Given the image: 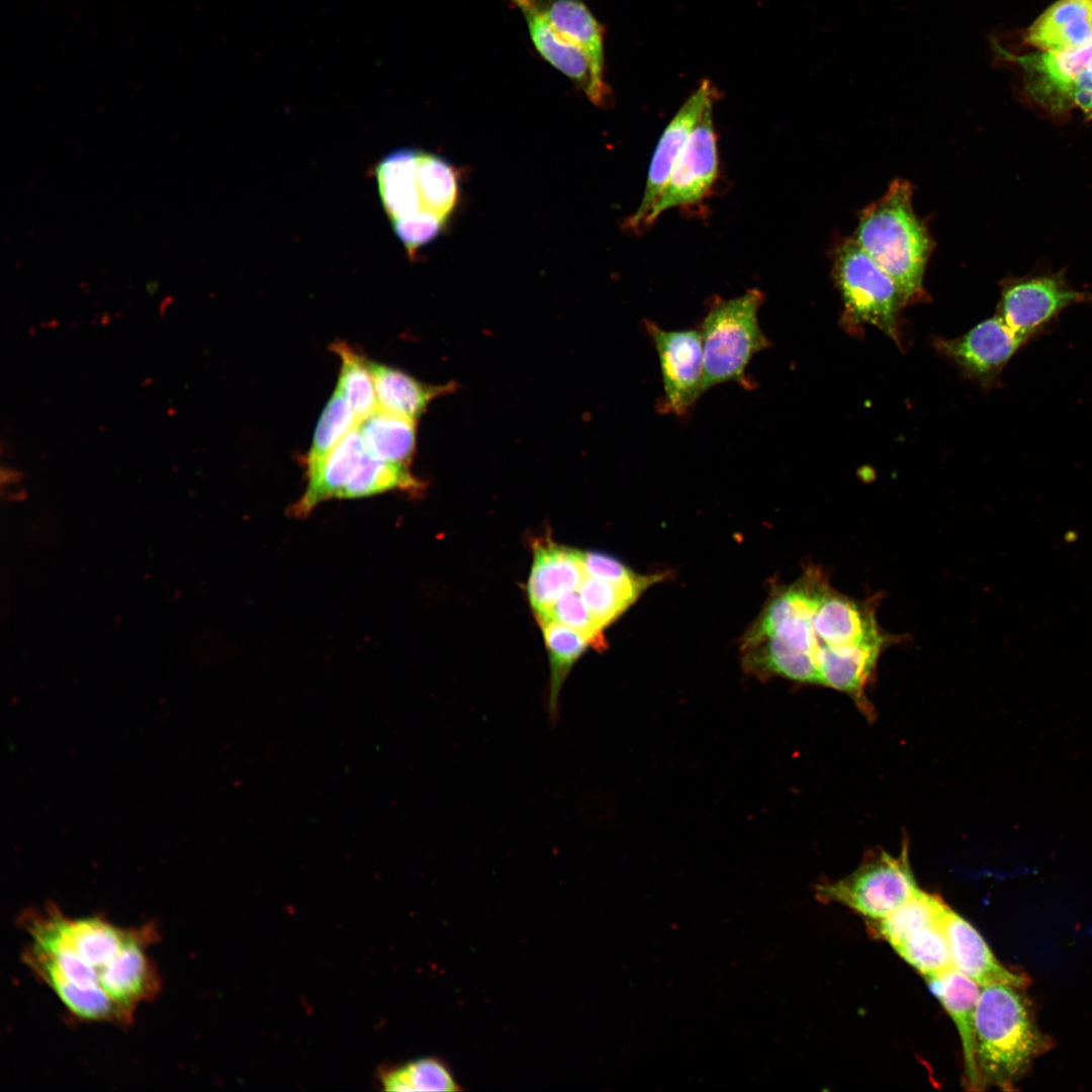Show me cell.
Segmentation results:
<instances>
[{"label": "cell", "mask_w": 1092, "mask_h": 1092, "mask_svg": "<svg viewBox=\"0 0 1092 1092\" xmlns=\"http://www.w3.org/2000/svg\"><path fill=\"white\" fill-rule=\"evenodd\" d=\"M19 922L29 936L24 963L74 1019L127 1026L161 990L148 953L158 939L153 924L123 928L103 916L69 917L55 905Z\"/></svg>", "instance_id": "6da1fadb"}, {"label": "cell", "mask_w": 1092, "mask_h": 1092, "mask_svg": "<svg viewBox=\"0 0 1092 1092\" xmlns=\"http://www.w3.org/2000/svg\"><path fill=\"white\" fill-rule=\"evenodd\" d=\"M1021 987H981L975 1021V1063L982 1091L1015 1090L1035 1059L1052 1049Z\"/></svg>", "instance_id": "7a4b0ae2"}, {"label": "cell", "mask_w": 1092, "mask_h": 1092, "mask_svg": "<svg viewBox=\"0 0 1092 1092\" xmlns=\"http://www.w3.org/2000/svg\"><path fill=\"white\" fill-rule=\"evenodd\" d=\"M853 240L895 280L906 303L921 298L932 241L913 209L908 181L894 180L861 211Z\"/></svg>", "instance_id": "3957f363"}, {"label": "cell", "mask_w": 1092, "mask_h": 1092, "mask_svg": "<svg viewBox=\"0 0 1092 1092\" xmlns=\"http://www.w3.org/2000/svg\"><path fill=\"white\" fill-rule=\"evenodd\" d=\"M763 300L760 290L750 289L710 306L699 328L704 356L703 393L729 382L744 389L754 388L746 375L747 366L769 345L758 321Z\"/></svg>", "instance_id": "277c9868"}, {"label": "cell", "mask_w": 1092, "mask_h": 1092, "mask_svg": "<svg viewBox=\"0 0 1092 1092\" xmlns=\"http://www.w3.org/2000/svg\"><path fill=\"white\" fill-rule=\"evenodd\" d=\"M833 276L848 318L871 324L897 338L899 311L906 304L903 293L853 238L842 241L834 250Z\"/></svg>", "instance_id": "5b68a950"}, {"label": "cell", "mask_w": 1092, "mask_h": 1092, "mask_svg": "<svg viewBox=\"0 0 1092 1092\" xmlns=\"http://www.w3.org/2000/svg\"><path fill=\"white\" fill-rule=\"evenodd\" d=\"M917 889L905 845L899 855L882 851L846 877L817 884L814 892L822 903L840 904L874 921L890 914Z\"/></svg>", "instance_id": "8992f818"}, {"label": "cell", "mask_w": 1092, "mask_h": 1092, "mask_svg": "<svg viewBox=\"0 0 1092 1092\" xmlns=\"http://www.w3.org/2000/svg\"><path fill=\"white\" fill-rule=\"evenodd\" d=\"M1092 301V294L1073 288L1060 273L1009 279L1002 284L997 314L1028 342L1044 332L1067 307Z\"/></svg>", "instance_id": "52a82bcc"}, {"label": "cell", "mask_w": 1092, "mask_h": 1092, "mask_svg": "<svg viewBox=\"0 0 1092 1092\" xmlns=\"http://www.w3.org/2000/svg\"><path fill=\"white\" fill-rule=\"evenodd\" d=\"M645 332L655 348L663 395L658 407L664 414L687 417L703 394V344L700 329L665 330L645 321Z\"/></svg>", "instance_id": "ba28073f"}, {"label": "cell", "mask_w": 1092, "mask_h": 1092, "mask_svg": "<svg viewBox=\"0 0 1092 1092\" xmlns=\"http://www.w3.org/2000/svg\"><path fill=\"white\" fill-rule=\"evenodd\" d=\"M713 102L714 99L707 103L695 124L647 217L646 228L670 208L689 206L703 200L717 179L719 162Z\"/></svg>", "instance_id": "9c48e42d"}, {"label": "cell", "mask_w": 1092, "mask_h": 1092, "mask_svg": "<svg viewBox=\"0 0 1092 1092\" xmlns=\"http://www.w3.org/2000/svg\"><path fill=\"white\" fill-rule=\"evenodd\" d=\"M1026 343V339L1012 331L995 313L961 337L936 339L934 348L967 377L985 388H991L996 385L1011 358Z\"/></svg>", "instance_id": "30bf717a"}, {"label": "cell", "mask_w": 1092, "mask_h": 1092, "mask_svg": "<svg viewBox=\"0 0 1092 1092\" xmlns=\"http://www.w3.org/2000/svg\"><path fill=\"white\" fill-rule=\"evenodd\" d=\"M512 2L521 11L539 55L571 80L593 104L607 105L611 89L604 79L605 71L595 64L583 49L558 34L529 0Z\"/></svg>", "instance_id": "8fae6325"}, {"label": "cell", "mask_w": 1092, "mask_h": 1092, "mask_svg": "<svg viewBox=\"0 0 1092 1092\" xmlns=\"http://www.w3.org/2000/svg\"><path fill=\"white\" fill-rule=\"evenodd\" d=\"M715 99V89L705 80L689 96L664 128L648 170L639 207L628 219V226L639 232L646 228L647 217L663 189L686 143L707 103Z\"/></svg>", "instance_id": "7c38bea8"}, {"label": "cell", "mask_w": 1092, "mask_h": 1092, "mask_svg": "<svg viewBox=\"0 0 1092 1092\" xmlns=\"http://www.w3.org/2000/svg\"><path fill=\"white\" fill-rule=\"evenodd\" d=\"M533 565L527 584L536 618L546 616L564 595L578 589L586 576L583 552L540 540L533 545Z\"/></svg>", "instance_id": "4fadbf2b"}, {"label": "cell", "mask_w": 1092, "mask_h": 1092, "mask_svg": "<svg viewBox=\"0 0 1092 1092\" xmlns=\"http://www.w3.org/2000/svg\"><path fill=\"white\" fill-rule=\"evenodd\" d=\"M873 600L852 599L830 588L813 619L817 642L829 646L889 645L892 638L879 627Z\"/></svg>", "instance_id": "5bb4252c"}, {"label": "cell", "mask_w": 1092, "mask_h": 1092, "mask_svg": "<svg viewBox=\"0 0 1092 1092\" xmlns=\"http://www.w3.org/2000/svg\"><path fill=\"white\" fill-rule=\"evenodd\" d=\"M366 452L357 426L325 458L306 465V487L299 499L290 507V516L306 518L320 504L331 498H343Z\"/></svg>", "instance_id": "9a60e30c"}, {"label": "cell", "mask_w": 1092, "mask_h": 1092, "mask_svg": "<svg viewBox=\"0 0 1092 1092\" xmlns=\"http://www.w3.org/2000/svg\"><path fill=\"white\" fill-rule=\"evenodd\" d=\"M1091 59L1092 41L1078 50L1016 58L1026 73L1028 92L1053 113H1064L1071 108L1075 80Z\"/></svg>", "instance_id": "2e32d148"}, {"label": "cell", "mask_w": 1092, "mask_h": 1092, "mask_svg": "<svg viewBox=\"0 0 1092 1092\" xmlns=\"http://www.w3.org/2000/svg\"><path fill=\"white\" fill-rule=\"evenodd\" d=\"M942 927L948 943L952 968L980 987L1009 984L1024 988L1029 979L1005 968L991 951L977 929L946 905Z\"/></svg>", "instance_id": "e0dca14e"}, {"label": "cell", "mask_w": 1092, "mask_h": 1092, "mask_svg": "<svg viewBox=\"0 0 1092 1092\" xmlns=\"http://www.w3.org/2000/svg\"><path fill=\"white\" fill-rule=\"evenodd\" d=\"M887 644L873 643L829 646L817 642L815 662L820 685L849 696L867 716L873 714L866 690L873 679L878 659Z\"/></svg>", "instance_id": "ac0fdd59"}, {"label": "cell", "mask_w": 1092, "mask_h": 1092, "mask_svg": "<svg viewBox=\"0 0 1092 1092\" xmlns=\"http://www.w3.org/2000/svg\"><path fill=\"white\" fill-rule=\"evenodd\" d=\"M924 979L931 993L954 1022L960 1034L966 1088L982 1091L975 1063V1021L981 987L954 968Z\"/></svg>", "instance_id": "d6986e66"}, {"label": "cell", "mask_w": 1092, "mask_h": 1092, "mask_svg": "<svg viewBox=\"0 0 1092 1092\" xmlns=\"http://www.w3.org/2000/svg\"><path fill=\"white\" fill-rule=\"evenodd\" d=\"M1025 40L1042 52H1066L1092 41V0H1059L1027 29Z\"/></svg>", "instance_id": "ffe728a7"}, {"label": "cell", "mask_w": 1092, "mask_h": 1092, "mask_svg": "<svg viewBox=\"0 0 1092 1092\" xmlns=\"http://www.w3.org/2000/svg\"><path fill=\"white\" fill-rule=\"evenodd\" d=\"M830 588L821 570L809 568L798 581L776 593L757 622L748 631L744 646L768 637L787 620L813 621L818 607Z\"/></svg>", "instance_id": "44dd1931"}, {"label": "cell", "mask_w": 1092, "mask_h": 1092, "mask_svg": "<svg viewBox=\"0 0 1092 1092\" xmlns=\"http://www.w3.org/2000/svg\"><path fill=\"white\" fill-rule=\"evenodd\" d=\"M421 152L415 148L396 149L375 168L380 199L390 220L425 212L417 176Z\"/></svg>", "instance_id": "7402d4cb"}, {"label": "cell", "mask_w": 1092, "mask_h": 1092, "mask_svg": "<svg viewBox=\"0 0 1092 1092\" xmlns=\"http://www.w3.org/2000/svg\"><path fill=\"white\" fill-rule=\"evenodd\" d=\"M562 37L583 49L605 71L604 27L583 0H529Z\"/></svg>", "instance_id": "603a6c76"}, {"label": "cell", "mask_w": 1092, "mask_h": 1092, "mask_svg": "<svg viewBox=\"0 0 1092 1092\" xmlns=\"http://www.w3.org/2000/svg\"><path fill=\"white\" fill-rule=\"evenodd\" d=\"M373 377L378 407L417 421L429 403L453 388L429 385L398 369L368 361Z\"/></svg>", "instance_id": "cb8c5ba5"}, {"label": "cell", "mask_w": 1092, "mask_h": 1092, "mask_svg": "<svg viewBox=\"0 0 1092 1092\" xmlns=\"http://www.w3.org/2000/svg\"><path fill=\"white\" fill-rule=\"evenodd\" d=\"M416 422L378 407L358 426L369 455L407 465L416 447Z\"/></svg>", "instance_id": "d4e9b609"}, {"label": "cell", "mask_w": 1092, "mask_h": 1092, "mask_svg": "<svg viewBox=\"0 0 1092 1092\" xmlns=\"http://www.w3.org/2000/svg\"><path fill=\"white\" fill-rule=\"evenodd\" d=\"M745 649V666L754 673L820 685L815 657L811 652L772 637L747 645Z\"/></svg>", "instance_id": "484cf974"}, {"label": "cell", "mask_w": 1092, "mask_h": 1092, "mask_svg": "<svg viewBox=\"0 0 1092 1092\" xmlns=\"http://www.w3.org/2000/svg\"><path fill=\"white\" fill-rule=\"evenodd\" d=\"M537 620L542 629L550 663L547 713L552 721H556L562 686L576 660L592 643L579 632L552 618L542 617Z\"/></svg>", "instance_id": "4316f807"}, {"label": "cell", "mask_w": 1092, "mask_h": 1092, "mask_svg": "<svg viewBox=\"0 0 1092 1092\" xmlns=\"http://www.w3.org/2000/svg\"><path fill=\"white\" fill-rule=\"evenodd\" d=\"M417 176L424 211L448 221L460 197L458 170L444 157L422 151Z\"/></svg>", "instance_id": "83f0119b"}, {"label": "cell", "mask_w": 1092, "mask_h": 1092, "mask_svg": "<svg viewBox=\"0 0 1092 1092\" xmlns=\"http://www.w3.org/2000/svg\"><path fill=\"white\" fill-rule=\"evenodd\" d=\"M947 904L937 895L917 889L912 896L882 919L867 921L873 936L891 946L912 931L942 919Z\"/></svg>", "instance_id": "f1b7e54d"}, {"label": "cell", "mask_w": 1092, "mask_h": 1092, "mask_svg": "<svg viewBox=\"0 0 1092 1092\" xmlns=\"http://www.w3.org/2000/svg\"><path fill=\"white\" fill-rule=\"evenodd\" d=\"M332 351L341 359V370L337 388L349 401L360 424L378 408L373 377L368 367V360L349 344L336 342Z\"/></svg>", "instance_id": "f546056e"}, {"label": "cell", "mask_w": 1092, "mask_h": 1092, "mask_svg": "<svg viewBox=\"0 0 1092 1092\" xmlns=\"http://www.w3.org/2000/svg\"><path fill=\"white\" fill-rule=\"evenodd\" d=\"M422 482L407 465L372 457L367 452L347 486L343 498L366 497L391 490L419 492Z\"/></svg>", "instance_id": "4dcf8cb0"}, {"label": "cell", "mask_w": 1092, "mask_h": 1092, "mask_svg": "<svg viewBox=\"0 0 1092 1092\" xmlns=\"http://www.w3.org/2000/svg\"><path fill=\"white\" fill-rule=\"evenodd\" d=\"M892 947L924 978L952 968L941 921L912 931Z\"/></svg>", "instance_id": "1f68e13d"}, {"label": "cell", "mask_w": 1092, "mask_h": 1092, "mask_svg": "<svg viewBox=\"0 0 1092 1092\" xmlns=\"http://www.w3.org/2000/svg\"><path fill=\"white\" fill-rule=\"evenodd\" d=\"M387 1091H459L450 1068L437 1058H423L382 1075Z\"/></svg>", "instance_id": "d6a6232c"}, {"label": "cell", "mask_w": 1092, "mask_h": 1092, "mask_svg": "<svg viewBox=\"0 0 1092 1092\" xmlns=\"http://www.w3.org/2000/svg\"><path fill=\"white\" fill-rule=\"evenodd\" d=\"M644 584H616L586 574L579 585L584 604L604 629L613 623L645 589Z\"/></svg>", "instance_id": "836d02e7"}, {"label": "cell", "mask_w": 1092, "mask_h": 1092, "mask_svg": "<svg viewBox=\"0 0 1092 1092\" xmlns=\"http://www.w3.org/2000/svg\"><path fill=\"white\" fill-rule=\"evenodd\" d=\"M358 425L349 401L336 388L318 420L305 466L325 458Z\"/></svg>", "instance_id": "e575fe53"}, {"label": "cell", "mask_w": 1092, "mask_h": 1092, "mask_svg": "<svg viewBox=\"0 0 1092 1092\" xmlns=\"http://www.w3.org/2000/svg\"><path fill=\"white\" fill-rule=\"evenodd\" d=\"M543 617L552 618L579 632L590 641L594 647L600 649L605 646L603 628L596 621L577 590L564 595Z\"/></svg>", "instance_id": "d590c367"}, {"label": "cell", "mask_w": 1092, "mask_h": 1092, "mask_svg": "<svg viewBox=\"0 0 1092 1092\" xmlns=\"http://www.w3.org/2000/svg\"><path fill=\"white\" fill-rule=\"evenodd\" d=\"M391 226L407 256L415 259L419 250L443 233L447 221L427 212L391 219Z\"/></svg>", "instance_id": "8d00e7d4"}, {"label": "cell", "mask_w": 1092, "mask_h": 1092, "mask_svg": "<svg viewBox=\"0 0 1092 1092\" xmlns=\"http://www.w3.org/2000/svg\"><path fill=\"white\" fill-rule=\"evenodd\" d=\"M586 574L616 584L649 585L655 576H641L633 573L616 558L600 552H583Z\"/></svg>", "instance_id": "74e56055"}, {"label": "cell", "mask_w": 1092, "mask_h": 1092, "mask_svg": "<svg viewBox=\"0 0 1092 1092\" xmlns=\"http://www.w3.org/2000/svg\"><path fill=\"white\" fill-rule=\"evenodd\" d=\"M1079 108L1092 118V59L1075 80L1071 94V108Z\"/></svg>", "instance_id": "f35d334b"}, {"label": "cell", "mask_w": 1092, "mask_h": 1092, "mask_svg": "<svg viewBox=\"0 0 1092 1092\" xmlns=\"http://www.w3.org/2000/svg\"><path fill=\"white\" fill-rule=\"evenodd\" d=\"M23 477V473L18 470L6 468H2L1 470L2 484H17Z\"/></svg>", "instance_id": "ab89813d"}, {"label": "cell", "mask_w": 1092, "mask_h": 1092, "mask_svg": "<svg viewBox=\"0 0 1092 1092\" xmlns=\"http://www.w3.org/2000/svg\"><path fill=\"white\" fill-rule=\"evenodd\" d=\"M159 283L156 280L147 282L146 289L150 294H154L158 289Z\"/></svg>", "instance_id": "60d3db41"}]
</instances>
